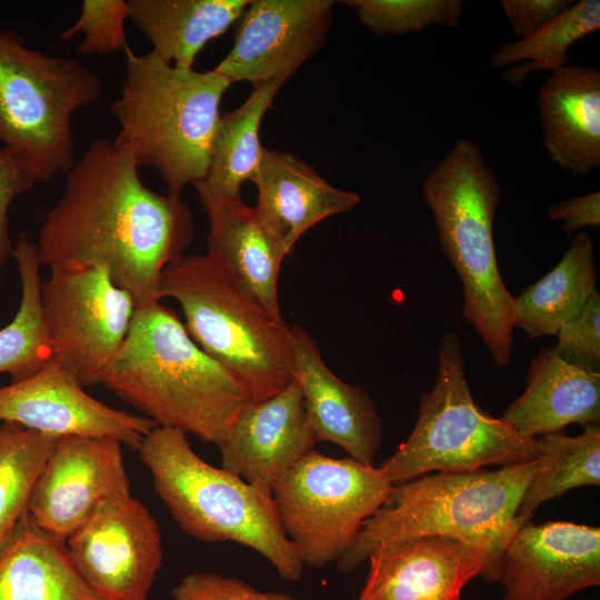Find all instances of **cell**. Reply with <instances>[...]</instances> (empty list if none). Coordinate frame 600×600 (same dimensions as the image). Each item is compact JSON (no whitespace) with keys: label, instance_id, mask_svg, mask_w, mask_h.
<instances>
[{"label":"cell","instance_id":"1","mask_svg":"<svg viewBox=\"0 0 600 600\" xmlns=\"http://www.w3.org/2000/svg\"><path fill=\"white\" fill-rule=\"evenodd\" d=\"M131 149L93 140L66 172L37 250L52 270L107 268L137 307L159 302L166 267L183 254L194 223L180 197L147 187Z\"/></svg>","mask_w":600,"mask_h":600},{"label":"cell","instance_id":"2","mask_svg":"<svg viewBox=\"0 0 600 600\" xmlns=\"http://www.w3.org/2000/svg\"><path fill=\"white\" fill-rule=\"evenodd\" d=\"M101 384L157 426L218 448L252 403L244 383L206 353L160 302L137 307L129 333Z\"/></svg>","mask_w":600,"mask_h":600},{"label":"cell","instance_id":"3","mask_svg":"<svg viewBox=\"0 0 600 600\" xmlns=\"http://www.w3.org/2000/svg\"><path fill=\"white\" fill-rule=\"evenodd\" d=\"M440 247L462 284V316L481 338L492 361H510L514 297L501 278L493 242L500 184L479 146L459 139L422 184Z\"/></svg>","mask_w":600,"mask_h":600},{"label":"cell","instance_id":"4","mask_svg":"<svg viewBox=\"0 0 600 600\" xmlns=\"http://www.w3.org/2000/svg\"><path fill=\"white\" fill-rule=\"evenodd\" d=\"M120 97L109 111L119 123L114 143L131 149L139 167L154 169L180 197L208 171L220 104L231 83L213 69L177 68L153 52L126 50Z\"/></svg>","mask_w":600,"mask_h":600},{"label":"cell","instance_id":"5","mask_svg":"<svg viewBox=\"0 0 600 600\" xmlns=\"http://www.w3.org/2000/svg\"><path fill=\"white\" fill-rule=\"evenodd\" d=\"M138 452L183 532L204 542L242 544L264 557L283 580L301 579L302 557L283 530L272 493L206 462L178 429L156 426Z\"/></svg>","mask_w":600,"mask_h":600},{"label":"cell","instance_id":"6","mask_svg":"<svg viewBox=\"0 0 600 600\" xmlns=\"http://www.w3.org/2000/svg\"><path fill=\"white\" fill-rule=\"evenodd\" d=\"M540 466L538 458L497 470L442 471L394 484L389 501L336 561L338 570H356L381 544L422 536H447L484 548L493 561L523 523L517 511Z\"/></svg>","mask_w":600,"mask_h":600},{"label":"cell","instance_id":"7","mask_svg":"<svg viewBox=\"0 0 600 600\" xmlns=\"http://www.w3.org/2000/svg\"><path fill=\"white\" fill-rule=\"evenodd\" d=\"M159 297L180 304L191 338L244 383L252 403L296 380L291 327L208 253L170 262Z\"/></svg>","mask_w":600,"mask_h":600},{"label":"cell","instance_id":"8","mask_svg":"<svg viewBox=\"0 0 600 600\" xmlns=\"http://www.w3.org/2000/svg\"><path fill=\"white\" fill-rule=\"evenodd\" d=\"M101 92L99 77L82 62L32 49L16 30L0 28V146L37 183L73 166L71 119Z\"/></svg>","mask_w":600,"mask_h":600},{"label":"cell","instance_id":"9","mask_svg":"<svg viewBox=\"0 0 600 600\" xmlns=\"http://www.w3.org/2000/svg\"><path fill=\"white\" fill-rule=\"evenodd\" d=\"M438 374L422 393L419 417L408 439L378 467L393 486L428 472L474 471L537 460V439L519 433L473 400L459 338L444 333L439 342Z\"/></svg>","mask_w":600,"mask_h":600},{"label":"cell","instance_id":"10","mask_svg":"<svg viewBox=\"0 0 600 600\" xmlns=\"http://www.w3.org/2000/svg\"><path fill=\"white\" fill-rule=\"evenodd\" d=\"M392 489L379 468L312 450L278 480L272 497L304 566L321 569L339 559Z\"/></svg>","mask_w":600,"mask_h":600},{"label":"cell","instance_id":"11","mask_svg":"<svg viewBox=\"0 0 600 600\" xmlns=\"http://www.w3.org/2000/svg\"><path fill=\"white\" fill-rule=\"evenodd\" d=\"M41 300L53 359L83 388L101 384L137 309L107 268L52 270Z\"/></svg>","mask_w":600,"mask_h":600},{"label":"cell","instance_id":"12","mask_svg":"<svg viewBox=\"0 0 600 600\" xmlns=\"http://www.w3.org/2000/svg\"><path fill=\"white\" fill-rule=\"evenodd\" d=\"M66 546L83 580L107 600H148L162 567L159 524L131 493L100 503Z\"/></svg>","mask_w":600,"mask_h":600},{"label":"cell","instance_id":"13","mask_svg":"<svg viewBox=\"0 0 600 600\" xmlns=\"http://www.w3.org/2000/svg\"><path fill=\"white\" fill-rule=\"evenodd\" d=\"M481 577L503 587V600H567L600 584V529L527 521Z\"/></svg>","mask_w":600,"mask_h":600},{"label":"cell","instance_id":"14","mask_svg":"<svg viewBox=\"0 0 600 600\" xmlns=\"http://www.w3.org/2000/svg\"><path fill=\"white\" fill-rule=\"evenodd\" d=\"M127 494L130 482L119 441L60 437L33 486L28 513L44 532L66 541L100 503Z\"/></svg>","mask_w":600,"mask_h":600},{"label":"cell","instance_id":"15","mask_svg":"<svg viewBox=\"0 0 600 600\" xmlns=\"http://www.w3.org/2000/svg\"><path fill=\"white\" fill-rule=\"evenodd\" d=\"M0 421L56 438H111L132 450L157 426L91 397L54 359L27 379L0 387Z\"/></svg>","mask_w":600,"mask_h":600},{"label":"cell","instance_id":"16","mask_svg":"<svg viewBox=\"0 0 600 600\" xmlns=\"http://www.w3.org/2000/svg\"><path fill=\"white\" fill-rule=\"evenodd\" d=\"M333 4L332 0L249 1L231 50L213 70L231 84L290 78L326 40Z\"/></svg>","mask_w":600,"mask_h":600},{"label":"cell","instance_id":"17","mask_svg":"<svg viewBox=\"0 0 600 600\" xmlns=\"http://www.w3.org/2000/svg\"><path fill=\"white\" fill-rule=\"evenodd\" d=\"M358 600H461L464 586L492 562L484 548L447 536L384 543L368 557Z\"/></svg>","mask_w":600,"mask_h":600},{"label":"cell","instance_id":"18","mask_svg":"<svg viewBox=\"0 0 600 600\" xmlns=\"http://www.w3.org/2000/svg\"><path fill=\"white\" fill-rule=\"evenodd\" d=\"M301 389L294 380L274 396L250 403L219 447L221 467L262 491L313 450Z\"/></svg>","mask_w":600,"mask_h":600},{"label":"cell","instance_id":"19","mask_svg":"<svg viewBox=\"0 0 600 600\" xmlns=\"http://www.w3.org/2000/svg\"><path fill=\"white\" fill-rule=\"evenodd\" d=\"M294 379L298 382L316 441L342 448L350 458L373 466L382 441L380 414L370 396L337 377L316 342L291 327Z\"/></svg>","mask_w":600,"mask_h":600},{"label":"cell","instance_id":"20","mask_svg":"<svg viewBox=\"0 0 600 600\" xmlns=\"http://www.w3.org/2000/svg\"><path fill=\"white\" fill-rule=\"evenodd\" d=\"M252 182L258 189L254 208L287 256L314 224L350 211L361 201L357 192L332 187L292 154L267 148Z\"/></svg>","mask_w":600,"mask_h":600},{"label":"cell","instance_id":"21","mask_svg":"<svg viewBox=\"0 0 600 600\" xmlns=\"http://www.w3.org/2000/svg\"><path fill=\"white\" fill-rule=\"evenodd\" d=\"M501 418L533 439L572 423L599 424L600 372L566 360L554 347L543 348L530 362L523 393Z\"/></svg>","mask_w":600,"mask_h":600},{"label":"cell","instance_id":"22","mask_svg":"<svg viewBox=\"0 0 600 600\" xmlns=\"http://www.w3.org/2000/svg\"><path fill=\"white\" fill-rule=\"evenodd\" d=\"M538 107L551 162L576 176L600 166V71L564 66L541 86Z\"/></svg>","mask_w":600,"mask_h":600},{"label":"cell","instance_id":"23","mask_svg":"<svg viewBox=\"0 0 600 600\" xmlns=\"http://www.w3.org/2000/svg\"><path fill=\"white\" fill-rule=\"evenodd\" d=\"M207 214L210 222L207 253L223 264L272 314L282 318L278 278L287 253L276 234L241 197L221 202Z\"/></svg>","mask_w":600,"mask_h":600},{"label":"cell","instance_id":"24","mask_svg":"<svg viewBox=\"0 0 600 600\" xmlns=\"http://www.w3.org/2000/svg\"><path fill=\"white\" fill-rule=\"evenodd\" d=\"M0 600H107L83 580L66 541L27 512L0 548Z\"/></svg>","mask_w":600,"mask_h":600},{"label":"cell","instance_id":"25","mask_svg":"<svg viewBox=\"0 0 600 600\" xmlns=\"http://www.w3.org/2000/svg\"><path fill=\"white\" fill-rule=\"evenodd\" d=\"M129 19L152 46L151 52L180 68L193 69L199 52L222 36L249 0H127Z\"/></svg>","mask_w":600,"mask_h":600},{"label":"cell","instance_id":"26","mask_svg":"<svg viewBox=\"0 0 600 600\" xmlns=\"http://www.w3.org/2000/svg\"><path fill=\"white\" fill-rule=\"evenodd\" d=\"M288 79L279 77L253 86L238 109L220 117L207 174L194 184L206 212L240 198L242 183L252 181L263 150L259 138L261 120Z\"/></svg>","mask_w":600,"mask_h":600},{"label":"cell","instance_id":"27","mask_svg":"<svg viewBox=\"0 0 600 600\" xmlns=\"http://www.w3.org/2000/svg\"><path fill=\"white\" fill-rule=\"evenodd\" d=\"M593 252L590 234L578 232L556 267L514 297V327L536 339L577 317L597 291Z\"/></svg>","mask_w":600,"mask_h":600},{"label":"cell","instance_id":"28","mask_svg":"<svg viewBox=\"0 0 600 600\" xmlns=\"http://www.w3.org/2000/svg\"><path fill=\"white\" fill-rule=\"evenodd\" d=\"M12 257L20 276L21 298L13 319L0 329V374L6 373L17 382L53 359V348L41 300L42 266L37 243L21 232Z\"/></svg>","mask_w":600,"mask_h":600},{"label":"cell","instance_id":"29","mask_svg":"<svg viewBox=\"0 0 600 600\" xmlns=\"http://www.w3.org/2000/svg\"><path fill=\"white\" fill-rule=\"evenodd\" d=\"M537 441L541 466L526 488L517 511V519L523 523L548 500L561 498L574 488L600 486L599 424L586 426L576 437L554 432Z\"/></svg>","mask_w":600,"mask_h":600},{"label":"cell","instance_id":"30","mask_svg":"<svg viewBox=\"0 0 600 600\" xmlns=\"http://www.w3.org/2000/svg\"><path fill=\"white\" fill-rule=\"evenodd\" d=\"M600 29V1L580 0L536 34L500 44L490 56L492 68H503L500 79L522 86L538 70L551 72L570 63L569 48Z\"/></svg>","mask_w":600,"mask_h":600},{"label":"cell","instance_id":"31","mask_svg":"<svg viewBox=\"0 0 600 600\" xmlns=\"http://www.w3.org/2000/svg\"><path fill=\"white\" fill-rule=\"evenodd\" d=\"M57 440L14 423L0 426V548L28 512L33 486Z\"/></svg>","mask_w":600,"mask_h":600},{"label":"cell","instance_id":"32","mask_svg":"<svg viewBox=\"0 0 600 600\" xmlns=\"http://www.w3.org/2000/svg\"><path fill=\"white\" fill-rule=\"evenodd\" d=\"M360 22L377 36L420 32L430 26L458 28L460 0H349Z\"/></svg>","mask_w":600,"mask_h":600},{"label":"cell","instance_id":"33","mask_svg":"<svg viewBox=\"0 0 600 600\" xmlns=\"http://www.w3.org/2000/svg\"><path fill=\"white\" fill-rule=\"evenodd\" d=\"M129 19L127 0H84L78 19L62 31L60 39L68 41L77 34L84 38L77 46L81 54H109L128 49L126 20Z\"/></svg>","mask_w":600,"mask_h":600},{"label":"cell","instance_id":"34","mask_svg":"<svg viewBox=\"0 0 600 600\" xmlns=\"http://www.w3.org/2000/svg\"><path fill=\"white\" fill-rule=\"evenodd\" d=\"M554 347L562 358L593 370L600 364V296L596 291L581 312L562 324Z\"/></svg>","mask_w":600,"mask_h":600},{"label":"cell","instance_id":"35","mask_svg":"<svg viewBox=\"0 0 600 600\" xmlns=\"http://www.w3.org/2000/svg\"><path fill=\"white\" fill-rule=\"evenodd\" d=\"M174 600H297L286 592L259 591L244 581L213 573L186 574L173 589Z\"/></svg>","mask_w":600,"mask_h":600},{"label":"cell","instance_id":"36","mask_svg":"<svg viewBox=\"0 0 600 600\" xmlns=\"http://www.w3.org/2000/svg\"><path fill=\"white\" fill-rule=\"evenodd\" d=\"M37 181L26 167L0 146V271L12 256L14 244L9 231V209L13 200L30 191Z\"/></svg>","mask_w":600,"mask_h":600},{"label":"cell","instance_id":"37","mask_svg":"<svg viewBox=\"0 0 600 600\" xmlns=\"http://www.w3.org/2000/svg\"><path fill=\"white\" fill-rule=\"evenodd\" d=\"M572 0H502L501 6L516 34L529 38L567 12Z\"/></svg>","mask_w":600,"mask_h":600},{"label":"cell","instance_id":"38","mask_svg":"<svg viewBox=\"0 0 600 600\" xmlns=\"http://www.w3.org/2000/svg\"><path fill=\"white\" fill-rule=\"evenodd\" d=\"M549 219L562 220V230L570 234L584 227L600 226V192L593 191L581 197L553 203Z\"/></svg>","mask_w":600,"mask_h":600}]
</instances>
